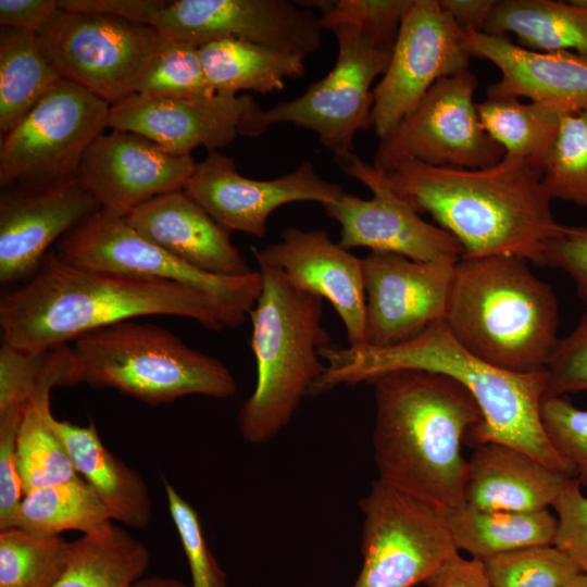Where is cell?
Segmentation results:
<instances>
[{
    "mask_svg": "<svg viewBox=\"0 0 587 587\" xmlns=\"http://www.w3.org/2000/svg\"><path fill=\"white\" fill-rule=\"evenodd\" d=\"M149 315L190 319L212 332L245 322L193 288L77 266L54 250L46 254L33 277L0 298L2 341L33 352Z\"/></svg>",
    "mask_w": 587,
    "mask_h": 587,
    "instance_id": "6da1fadb",
    "label": "cell"
},
{
    "mask_svg": "<svg viewBox=\"0 0 587 587\" xmlns=\"http://www.w3.org/2000/svg\"><path fill=\"white\" fill-rule=\"evenodd\" d=\"M321 358L326 369L315 396L340 385L370 383L397 370H424L450 376L471 392L483 415V423L467 437L470 442L507 445L574 477L572 466L555 451L542 427L540 404L546 391V370L514 373L489 364L466 350L445 320L394 346L330 345L321 350Z\"/></svg>",
    "mask_w": 587,
    "mask_h": 587,
    "instance_id": "7a4b0ae2",
    "label": "cell"
},
{
    "mask_svg": "<svg viewBox=\"0 0 587 587\" xmlns=\"http://www.w3.org/2000/svg\"><path fill=\"white\" fill-rule=\"evenodd\" d=\"M370 384L378 479L445 514L464 504L469 460L462 444L483 423L471 392L450 376L413 369Z\"/></svg>",
    "mask_w": 587,
    "mask_h": 587,
    "instance_id": "3957f363",
    "label": "cell"
},
{
    "mask_svg": "<svg viewBox=\"0 0 587 587\" xmlns=\"http://www.w3.org/2000/svg\"><path fill=\"white\" fill-rule=\"evenodd\" d=\"M392 189L419 213L451 234L462 258L516 255L539 264L557 223L537 171L504 157L480 170L434 166L403 159L386 172Z\"/></svg>",
    "mask_w": 587,
    "mask_h": 587,
    "instance_id": "277c9868",
    "label": "cell"
},
{
    "mask_svg": "<svg viewBox=\"0 0 587 587\" xmlns=\"http://www.w3.org/2000/svg\"><path fill=\"white\" fill-rule=\"evenodd\" d=\"M516 255L461 258L445 322L471 353L514 373L544 370L559 341L552 287Z\"/></svg>",
    "mask_w": 587,
    "mask_h": 587,
    "instance_id": "5b68a950",
    "label": "cell"
},
{
    "mask_svg": "<svg viewBox=\"0 0 587 587\" xmlns=\"http://www.w3.org/2000/svg\"><path fill=\"white\" fill-rule=\"evenodd\" d=\"M261 294L249 312L255 387L238 413L249 444L277 436L303 399L313 396L326 365L321 350L332 344L323 326V298L294 286L279 271L259 266Z\"/></svg>",
    "mask_w": 587,
    "mask_h": 587,
    "instance_id": "8992f818",
    "label": "cell"
},
{
    "mask_svg": "<svg viewBox=\"0 0 587 587\" xmlns=\"http://www.w3.org/2000/svg\"><path fill=\"white\" fill-rule=\"evenodd\" d=\"M73 342L79 384L113 388L150 405L190 395L228 399L237 392L222 361L154 324L128 320Z\"/></svg>",
    "mask_w": 587,
    "mask_h": 587,
    "instance_id": "52a82bcc",
    "label": "cell"
},
{
    "mask_svg": "<svg viewBox=\"0 0 587 587\" xmlns=\"http://www.w3.org/2000/svg\"><path fill=\"white\" fill-rule=\"evenodd\" d=\"M110 108L87 89L58 82L1 136V188H48L77 179L85 152L108 127Z\"/></svg>",
    "mask_w": 587,
    "mask_h": 587,
    "instance_id": "ba28073f",
    "label": "cell"
},
{
    "mask_svg": "<svg viewBox=\"0 0 587 587\" xmlns=\"http://www.w3.org/2000/svg\"><path fill=\"white\" fill-rule=\"evenodd\" d=\"M330 32L338 43L333 68L301 96L260 109L249 123L248 137L261 136L274 124L291 123L315 133L336 162L354 153L357 132L370 127L371 86L385 73L392 49L375 45L353 26L340 25Z\"/></svg>",
    "mask_w": 587,
    "mask_h": 587,
    "instance_id": "9c48e42d",
    "label": "cell"
},
{
    "mask_svg": "<svg viewBox=\"0 0 587 587\" xmlns=\"http://www.w3.org/2000/svg\"><path fill=\"white\" fill-rule=\"evenodd\" d=\"M360 507L363 561L352 587H413L459 553L445 513L379 479Z\"/></svg>",
    "mask_w": 587,
    "mask_h": 587,
    "instance_id": "30bf717a",
    "label": "cell"
},
{
    "mask_svg": "<svg viewBox=\"0 0 587 587\" xmlns=\"http://www.w3.org/2000/svg\"><path fill=\"white\" fill-rule=\"evenodd\" d=\"M55 253L77 266L193 288L243 320L262 289L260 271L241 276L202 272L140 235L124 217L103 210L66 234Z\"/></svg>",
    "mask_w": 587,
    "mask_h": 587,
    "instance_id": "8fae6325",
    "label": "cell"
},
{
    "mask_svg": "<svg viewBox=\"0 0 587 587\" xmlns=\"http://www.w3.org/2000/svg\"><path fill=\"white\" fill-rule=\"evenodd\" d=\"M476 76L465 70L436 82L416 109L382 138L374 166L388 172L403 159L434 166L480 170L501 162L503 148L482 125Z\"/></svg>",
    "mask_w": 587,
    "mask_h": 587,
    "instance_id": "7c38bea8",
    "label": "cell"
},
{
    "mask_svg": "<svg viewBox=\"0 0 587 587\" xmlns=\"http://www.w3.org/2000/svg\"><path fill=\"white\" fill-rule=\"evenodd\" d=\"M159 34L149 25L59 8L39 34L64 80L110 104L135 93V82Z\"/></svg>",
    "mask_w": 587,
    "mask_h": 587,
    "instance_id": "4fadbf2b",
    "label": "cell"
},
{
    "mask_svg": "<svg viewBox=\"0 0 587 587\" xmlns=\"http://www.w3.org/2000/svg\"><path fill=\"white\" fill-rule=\"evenodd\" d=\"M462 30L438 0H414L382 79L373 89L370 127L382 139L410 115L436 82L469 70Z\"/></svg>",
    "mask_w": 587,
    "mask_h": 587,
    "instance_id": "5bb4252c",
    "label": "cell"
},
{
    "mask_svg": "<svg viewBox=\"0 0 587 587\" xmlns=\"http://www.w3.org/2000/svg\"><path fill=\"white\" fill-rule=\"evenodd\" d=\"M160 36L200 47L238 39L302 59L322 47L320 16L289 0H176L154 15Z\"/></svg>",
    "mask_w": 587,
    "mask_h": 587,
    "instance_id": "9a60e30c",
    "label": "cell"
},
{
    "mask_svg": "<svg viewBox=\"0 0 587 587\" xmlns=\"http://www.w3.org/2000/svg\"><path fill=\"white\" fill-rule=\"evenodd\" d=\"M350 177L373 193L369 200L344 192L326 214L339 223V243L350 250L392 252L415 261L455 264L463 254L457 239L441 227L424 221L391 187L386 172L352 153L336 162Z\"/></svg>",
    "mask_w": 587,
    "mask_h": 587,
    "instance_id": "2e32d148",
    "label": "cell"
},
{
    "mask_svg": "<svg viewBox=\"0 0 587 587\" xmlns=\"http://www.w3.org/2000/svg\"><path fill=\"white\" fill-rule=\"evenodd\" d=\"M184 190L230 233L260 238L277 208L297 201L326 205L345 192L321 177L310 161L277 178L253 179L241 175L234 160L218 151H209L196 163Z\"/></svg>",
    "mask_w": 587,
    "mask_h": 587,
    "instance_id": "e0dca14e",
    "label": "cell"
},
{
    "mask_svg": "<svg viewBox=\"0 0 587 587\" xmlns=\"http://www.w3.org/2000/svg\"><path fill=\"white\" fill-rule=\"evenodd\" d=\"M454 265L384 251H371L362 258L366 298L363 345L394 346L444 320Z\"/></svg>",
    "mask_w": 587,
    "mask_h": 587,
    "instance_id": "ac0fdd59",
    "label": "cell"
},
{
    "mask_svg": "<svg viewBox=\"0 0 587 587\" xmlns=\"http://www.w3.org/2000/svg\"><path fill=\"white\" fill-rule=\"evenodd\" d=\"M261 108L248 93L207 98H163L133 93L110 108L108 127L140 134L182 157L205 147L217 151L238 136Z\"/></svg>",
    "mask_w": 587,
    "mask_h": 587,
    "instance_id": "d6986e66",
    "label": "cell"
},
{
    "mask_svg": "<svg viewBox=\"0 0 587 587\" xmlns=\"http://www.w3.org/2000/svg\"><path fill=\"white\" fill-rule=\"evenodd\" d=\"M196 163L140 134L112 129L89 146L77 180L101 210L125 217L160 195L185 189Z\"/></svg>",
    "mask_w": 587,
    "mask_h": 587,
    "instance_id": "ffe728a7",
    "label": "cell"
},
{
    "mask_svg": "<svg viewBox=\"0 0 587 587\" xmlns=\"http://www.w3.org/2000/svg\"><path fill=\"white\" fill-rule=\"evenodd\" d=\"M101 210L77 179L48 188L10 187L0 197V283L26 282L59 238Z\"/></svg>",
    "mask_w": 587,
    "mask_h": 587,
    "instance_id": "44dd1931",
    "label": "cell"
},
{
    "mask_svg": "<svg viewBox=\"0 0 587 587\" xmlns=\"http://www.w3.org/2000/svg\"><path fill=\"white\" fill-rule=\"evenodd\" d=\"M259 266L279 271L294 286L326 299L338 313L349 346L365 342V289L362 259L324 229L290 226L280 240L262 249L252 247Z\"/></svg>",
    "mask_w": 587,
    "mask_h": 587,
    "instance_id": "7402d4cb",
    "label": "cell"
},
{
    "mask_svg": "<svg viewBox=\"0 0 587 587\" xmlns=\"http://www.w3.org/2000/svg\"><path fill=\"white\" fill-rule=\"evenodd\" d=\"M472 57L490 61L500 79L487 88V99L528 98L562 113L587 109V58L567 51L523 48L504 36L462 32Z\"/></svg>",
    "mask_w": 587,
    "mask_h": 587,
    "instance_id": "603a6c76",
    "label": "cell"
},
{
    "mask_svg": "<svg viewBox=\"0 0 587 587\" xmlns=\"http://www.w3.org/2000/svg\"><path fill=\"white\" fill-rule=\"evenodd\" d=\"M124 218L140 235L202 272L241 276L253 271L233 245L230 232L184 189L160 195Z\"/></svg>",
    "mask_w": 587,
    "mask_h": 587,
    "instance_id": "cb8c5ba5",
    "label": "cell"
},
{
    "mask_svg": "<svg viewBox=\"0 0 587 587\" xmlns=\"http://www.w3.org/2000/svg\"><path fill=\"white\" fill-rule=\"evenodd\" d=\"M572 478L516 448L486 442L469 460L464 503L490 511L544 510Z\"/></svg>",
    "mask_w": 587,
    "mask_h": 587,
    "instance_id": "d4e9b609",
    "label": "cell"
},
{
    "mask_svg": "<svg viewBox=\"0 0 587 587\" xmlns=\"http://www.w3.org/2000/svg\"><path fill=\"white\" fill-rule=\"evenodd\" d=\"M77 384L72 347L64 344L49 349L45 369L24 410L16 439V467L24 495L78 476L64 444L50 423L51 389Z\"/></svg>",
    "mask_w": 587,
    "mask_h": 587,
    "instance_id": "484cf974",
    "label": "cell"
},
{
    "mask_svg": "<svg viewBox=\"0 0 587 587\" xmlns=\"http://www.w3.org/2000/svg\"><path fill=\"white\" fill-rule=\"evenodd\" d=\"M50 423L78 475L95 489L110 517L136 529L148 526L152 501L143 478L103 445L92 421L79 426L52 415Z\"/></svg>",
    "mask_w": 587,
    "mask_h": 587,
    "instance_id": "4316f807",
    "label": "cell"
},
{
    "mask_svg": "<svg viewBox=\"0 0 587 587\" xmlns=\"http://www.w3.org/2000/svg\"><path fill=\"white\" fill-rule=\"evenodd\" d=\"M483 33H511L526 49L587 58V8L573 0H495Z\"/></svg>",
    "mask_w": 587,
    "mask_h": 587,
    "instance_id": "83f0119b",
    "label": "cell"
},
{
    "mask_svg": "<svg viewBox=\"0 0 587 587\" xmlns=\"http://www.w3.org/2000/svg\"><path fill=\"white\" fill-rule=\"evenodd\" d=\"M459 551L484 561L533 546L554 545L558 519L548 509L490 511L462 504L446 514Z\"/></svg>",
    "mask_w": 587,
    "mask_h": 587,
    "instance_id": "f1b7e54d",
    "label": "cell"
},
{
    "mask_svg": "<svg viewBox=\"0 0 587 587\" xmlns=\"http://www.w3.org/2000/svg\"><path fill=\"white\" fill-rule=\"evenodd\" d=\"M199 54L215 93L265 95L282 90L286 79H298L305 74L304 59L238 39L204 43L199 47Z\"/></svg>",
    "mask_w": 587,
    "mask_h": 587,
    "instance_id": "f546056e",
    "label": "cell"
},
{
    "mask_svg": "<svg viewBox=\"0 0 587 587\" xmlns=\"http://www.w3.org/2000/svg\"><path fill=\"white\" fill-rule=\"evenodd\" d=\"M61 79L38 34L1 27V136L15 127Z\"/></svg>",
    "mask_w": 587,
    "mask_h": 587,
    "instance_id": "4dcf8cb0",
    "label": "cell"
},
{
    "mask_svg": "<svg viewBox=\"0 0 587 587\" xmlns=\"http://www.w3.org/2000/svg\"><path fill=\"white\" fill-rule=\"evenodd\" d=\"M149 563L146 545L112 523L72 542L66 569L52 587H134Z\"/></svg>",
    "mask_w": 587,
    "mask_h": 587,
    "instance_id": "1f68e13d",
    "label": "cell"
},
{
    "mask_svg": "<svg viewBox=\"0 0 587 587\" xmlns=\"http://www.w3.org/2000/svg\"><path fill=\"white\" fill-rule=\"evenodd\" d=\"M111 524L112 519L97 492L78 475L24 495L11 527L40 536H59L65 530L96 534Z\"/></svg>",
    "mask_w": 587,
    "mask_h": 587,
    "instance_id": "d6a6232c",
    "label": "cell"
},
{
    "mask_svg": "<svg viewBox=\"0 0 587 587\" xmlns=\"http://www.w3.org/2000/svg\"><path fill=\"white\" fill-rule=\"evenodd\" d=\"M485 130L505 155L530 165L551 146L565 113L539 102L524 103L519 98L486 99L477 103Z\"/></svg>",
    "mask_w": 587,
    "mask_h": 587,
    "instance_id": "836d02e7",
    "label": "cell"
},
{
    "mask_svg": "<svg viewBox=\"0 0 587 587\" xmlns=\"http://www.w3.org/2000/svg\"><path fill=\"white\" fill-rule=\"evenodd\" d=\"M532 166L551 201L587 207V109L561 116L551 146Z\"/></svg>",
    "mask_w": 587,
    "mask_h": 587,
    "instance_id": "e575fe53",
    "label": "cell"
},
{
    "mask_svg": "<svg viewBox=\"0 0 587 587\" xmlns=\"http://www.w3.org/2000/svg\"><path fill=\"white\" fill-rule=\"evenodd\" d=\"M71 548L60 536L0 530V587H52L66 569Z\"/></svg>",
    "mask_w": 587,
    "mask_h": 587,
    "instance_id": "d590c367",
    "label": "cell"
},
{
    "mask_svg": "<svg viewBox=\"0 0 587 587\" xmlns=\"http://www.w3.org/2000/svg\"><path fill=\"white\" fill-rule=\"evenodd\" d=\"M135 93L163 98L215 95L202 67L199 47L158 36L140 66Z\"/></svg>",
    "mask_w": 587,
    "mask_h": 587,
    "instance_id": "8d00e7d4",
    "label": "cell"
},
{
    "mask_svg": "<svg viewBox=\"0 0 587 587\" xmlns=\"http://www.w3.org/2000/svg\"><path fill=\"white\" fill-rule=\"evenodd\" d=\"M490 587H562L582 572L555 545L533 546L483 561Z\"/></svg>",
    "mask_w": 587,
    "mask_h": 587,
    "instance_id": "74e56055",
    "label": "cell"
},
{
    "mask_svg": "<svg viewBox=\"0 0 587 587\" xmlns=\"http://www.w3.org/2000/svg\"><path fill=\"white\" fill-rule=\"evenodd\" d=\"M303 8H317L324 29L349 25L359 29L372 42L392 49L401 24L414 0H336L298 1Z\"/></svg>",
    "mask_w": 587,
    "mask_h": 587,
    "instance_id": "f35d334b",
    "label": "cell"
},
{
    "mask_svg": "<svg viewBox=\"0 0 587 587\" xmlns=\"http://www.w3.org/2000/svg\"><path fill=\"white\" fill-rule=\"evenodd\" d=\"M540 417L552 447L587 487V410L573 405L566 396L550 397L541 401Z\"/></svg>",
    "mask_w": 587,
    "mask_h": 587,
    "instance_id": "ab89813d",
    "label": "cell"
},
{
    "mask_svg": "<svg viewBox=\"0 0 587 587\" xmlns=\"http://www.w3.org/2000/svg\"><path fill=\"white\" fill-rule=\"evenodd\" d=\"M167 504L190 574L191 587H225V574L209 549L197 511L163 477Z\"/></svg>",
    "mask_w": 587,
    "mask_h": 587,
    "instance_id": "60d3db41",
    "label": "cell"
},
{
    "mask_svg": "<svg viewBox=\"0 0 587 587\" xmlns=\"http://www.w3.org/2000/svg\"><path fill=\"white\" fill-rule=\"evenodd\" d=\"M545 370L544 398L587 392V312L572 333L559 339Z\"/></svg>",
    "mask_w": 587,
    "mask_h": 587,
    "instance_id": "b9f144b4",
    "label": "cell"
},
{
    "mask_svg": "<svg viewBox=\"0 0 587 587\" xmlns=\"http://www.w3.org/2000/svg\"><path fill=\"white\" fill-rule=\"evenodd\" d=\"M48 351H26L2 341L0 348V411L26 407L45 369Z\"/></svg>",
    "mask_w": 587,
    "mask_h": 587,
    "instance_id": "7bdbcfd3",
    "label": "cell"
},
{
    "mask_svg": "<svg viewBox=\"0 0 587 587\" xmlns=\"http://www.w3.org/2000/svg\"><path fill=\"white\" fill-rule=\"evenodd\" d=\"M558 519L554 545L564 550L587 574V497L582 486L572 478L553 502Z\"/></svg>",
    "mask_w": 587,
    "mask_h": 587,
    "instance_id": "ee69618b",
    "label": "cell"
},
{
    "mask_svg": "<svg viewBox=\"0 0 587 587\" xmlns=\"http://www.w3.org/2000/svg\"><path fill=\"white\" fill-rule=\"evenodd\" d=\"M25 408L0 412V530L10 528L24 492L16 467V439Z\"/></svg>",
    "mask_w": 587,
    "mask_h": 587,
    "instance_id": "f6af8a7d",
    "label": "cell"
},
{
    "mask_svg": "<svg viewBox=\"0 0 587 587\" xmlns=\"http://www.w3.org/2000/svg\"><path fill=\"white\" fill-rule=\"evenodd\" d=\"M538 265L566 273L575 284L576 294L587 304V226H563L541 249Z\"/></svg>",
    "mask_w": 587,
    "mask_h": 587,
    "instance_id": "bcb514c9",
    "label": "cell"
},
{
    "mask_svg": "<svg viewBox=\"0 0 587 587\" xmlns=\"http://www.w3.org/2000/svg\"><path fill=\"white\" fill-rule=\"evenodd\" d=\"M166 2L160 0H58V5L66 11L112 16L151 26L154 15Z\"/></svg>",
    "mask_w": 587,
    "mask_h": 587,
    "instance_id": "7dc6e473",
    "label": "cell"
},
{
    "mask_svg": "<svg viewBox=\"0 0 587 587\" xmlns=\"http://www.w3.org/2000/svg\"><path fill=\"white\" fill-rule=\"evenodd\" d=\"M58 10V0H0V24L39 35Z\"/></svg>",
    "mask_w": 587,
    "mask_h": 587,
    "instance_id": "c3c4849f",
    "label": "cell"
},
{
    "mask_svg": "<svg viewBox=\"0 0 587 587\" xmlns=\"http://www.w3.org/2000/svg\"><path fill=\"white\" fill-rule=\"evenodd\" d=\"M427 587H490L483 561L459 553L441 565L425 583Z\"/></svg>",
    "mask_w": 587,
    "mask_h": 587,
    "instance_id": "681fc988",
    "label": "cell"
},
{
    "mask_svg": "<svg viewBox=\"0 0 587 587\" xmlns=\"http://www.w3.org/2000/svg\"><path fill=\"white\" fill-rule=\"evenodd\" d=\"M441 9L462 30L483 33L495 0H438Z\"/></svg>",
    "mask_w": 587,
    "mask_h": 587,
    "instance_id": "f907efd6",
    "label": "cell"
},
{
    "mask_svg": "<svg viewBox=\"0 0 587 587\" xmlns=\"http://www.w3.org/2000/svg\"><path fill=\"white\" fill-rule=\"evenodd\" d=\"M134 587H188L184 582L173 577H143Z\"/></svg>",
    "mask_w": 587,
    "mask_h": 587,
    "instance_id": "816d5d0a",
    "label": "cell"
},
{
    "mask_svg": "<svg viewBox=\"0 0 587 587\" xmlns=\"http://www.w3.org/2000/svg\"><path fill=\"white\" fill-rule=\"evenodd\" d=\"M562 587H587V574L578 573Z\"/></svg>",
    "mask_w": 587,
    "mask_h": 587,
    "instance_id": "f5cc1de1",
    "label": "cell"
},
{
    "mask_svg": "<svg viewBox=\"0 0 587 587\" xmlns=\"http://www.w3.org/2000/svg\"><path fill=\"white\" fill-rule=\"evenodd\" d=\"M576 4L587 8V0H573Z\"/></svg>",
    "mask_w": 587,
    "mask_h": 587,
    "instance_id": "db71d44e",
    "label": "cell"
}]
</instances>
